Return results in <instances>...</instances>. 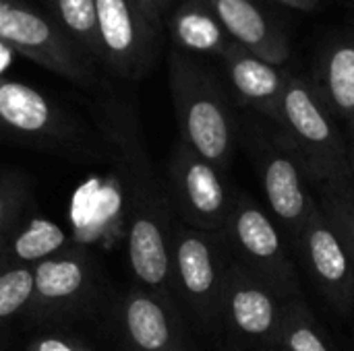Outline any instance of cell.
<instances>
[{"mask_svg": "<svg viewBox=\"0 0 354 351\" xmlns=\"http://www.w3.org/2000/svg\"><path fill=\"white\" fill-rule=\"evenodd\" d=\"M332 230L342 242L354 269V188L351 178L324 182L313 188Z\"/></svg>", "mask_w": 354, "mask_h": 351, "instance_id": "22", "label": "cell"}, {"mask_svg": "<svg viewBox=\"0 0 354 351\" xmlns=\"http://www.w3.org/2000/svg\"><path fill=\"white\" fill-rule=\"evenodd\" d=\"M25 351H29V350H25Z\"/></svg>", "mask_w": 354, "mask_h": 351, "instance_id": "31", "label": "cell"}, {"mask_svg": "<svg viewBox=\"0 0 354 351\" xmlns=\"http://www.w3.org/2000/svg\"><path fill=\"white\" fill-rule=\"evenodd\" d=\"M166 192L176 221L201 230L224 232L239 190L228 174L176 141L166 161Z\"/></svg>", "mask_w": 354, "mask_h": 351, "instance_id": "7", "label": "cell"}, {"mask_svg": "<svg viewBox=\"0 0 354 351\" xmlns=\"http://www.w3.org/2000/svg\"><path fill=\"white\" fill-rule=\"evenodd\" d=\"M29 351H91L87 343L75 337H39L29 348Z\"/></svg>", "mask_w": 354, "mask_h": 351, "instance_id": "25", "label": "cell"}, {"mask_svg": "<svg viewBox=\"0 0 354 351\" xmlns=\"http://www.w3.org/2000/svg\"><path fill=\"white\" fill-rule=\"evenodd\" d=\"M224 238L232 259L261 279L282 302L303 296L286 238L274 217L245 190H239Z\"/></svg>", "mask_w": 354, "mask_h": 351, "instance_id": "6", "label": "cell"}, {"mask_svg": "<svg viewBox=\"0 0 354 351\" xmlns=\"http://www.w3.org/2000/svg\"><path fill=\"white\" fill-rule=\"evenodd\" d=\"M348 126H351V137H353V143H351V145H354V112L353 116L348 118Z\"/></svg>", "mask_w": 354, "mask_h": 351, "instance_id": "30", "label": "cell"}, {"mask_svg": "<svg viewBox=\"0 0 354 351\" xmlns=\"http://www.w3.org/2000/svg\"><path fill=\"white\" fill-rule=\"evenodd\" d=\"M222 351H247L245 348H241L239 343H234V341H228L224 348H222Z\"/></svg>", "mask_w": 354, "mask_h": 351, "instance_id": "29", "label": "cell"}, {"mask_svg": "<svg viewBox=\"0 0 354 351\" xmlns=\"http://www.w3.org/2000/svg\"><path fill=\"white\" fill-rule=\"evenodd\" d=\"M276 351H334L305 296L282 302Z\"/></svg>", "mask_w": 354, "mask_h": 351, "instance_id": "20", "label": "cell"}, {"mask_svg": "<svg viewBox=\"0 0 354 351\" xmlns=\"http://www.w3.org/2000/svg\"><path fill=\"white\" fill-rule=\"evenodd\" d=\"M232 252L224 232H201L174 221L170 244L172 296L185 317L203 333L218 331V306Z\"/></svg>", "mask_w": 354, "mask_h": 351, "instance_id": "4", "label": "cell"}, {"mask_svg": "<svg viewBox=\"0 0 354 351\" xmlns=\"http://www.w3.org/2000/svg\"><path fill=\"white\" fill-rule=\"evenodd\" d=\"M66 248H71V240L58 223L46 217H33L6 238L0 246V257L15 265L35 267Z\"/></svg>", "mask_w": 354, "mask_h": 351, "instance_id": "19", "label": "cell"}, {"mask_svg": "<svg viewBox=\"0 0 354 351\" xmlns=\"http://www.w3.org/2000/svg\"><path fill=\"white\" fill-rule=\"evenodd\" d=\"M168 85L178 141L228 174L241 145V120L228 87L203 60L176 48L168 54Z\"/></svg>", "mask_w": 354, "mask_h": 351, "instance_id": "2", "label": "cell"}, {"mask_svg": "<svg viewBox=\"0 0 354 351\" xmlns=\"http://www.w3.org/2000/svg\"><path fill=\"white\" fill-rule=\"evenodd\" d=\"M274 2L288 6V8H295V10H303V12H313L322 4V0H274Z\"/></svg>", "mask_w": 354, "mask_h": 351, "instance_id": "27", "label": "cell"}, {"mask_svg": "<svg viewBox=\"0 0 354 351\" xmlns=\"http://www.w3.org/2000/svg\"><path fill=\"white\" fill-rule=\"evenodd\" d=\"M95 263L85 248H66L33 267V292L23 312L33 323L81 310L95 294Z\"/></svg>", "mask_w": 354, "mask_h": 351, "instance_id": "11", "label": "cell"}, {"mask_svg": "<svg viewBox=\"0 0 354 351\" xmlns=\"http://www.w3.org/2000/svg\"><path fill=\"white\" fill-rule=\"evenodd\" d=\"M166 27L176 50L197 58L205 54L222 58L234 43L203 0H183L166 14Z\"/></svg>", "mask_w": 354, "mask_h": 351, "instance_id": "17", "label": "cell"}, {"mask_svg": "<svg viewBox=\"0 0 354 351\" xmlns=\"http://www.w3.org/2000/svg\"><path fill=\"white\" fill-rule=\"evenodd\" d=\"M241 143L255 163L270 215L292 246L317 207L303 159L288 134L261 116L241 124Z\"/></svg>", "mask_w": 354, "mask_h": 351, "instance_id": "3", "label": "cell"}, {"mask_svg": "<svg viewBox=\"0 0 354 351\" xmlns=\"http://www.w3.org/2000/svg\"><path fill=\"white\" fill-rule=\"evenodd\" d=\"M0 41L75 85L93 87L97 83L93 62L56 21L21 0H0Z\"/></svg>", "mask_w": 354, "mask_h": 351, "instance_id": "8", "label": "cell"}, {"mask_svg": "<svg viewBox=\"0 0 354 351\" xmlns=\"http://www.w3.org/2000/svg\"><path fill=\"white\" fill-rule=\"evenodd\" d=\"M311 83L334 118L348 122L354 112V35L338 37L324 50Z\"/></svg>", "mask_w": 354, "mask_h": 351, "instance_id": "18", "label": "cell"}, {"mask_svg": "<svg viewBox=\"0 0 354 351\" xmlns=\"http://www.w3.org/2000/svg\"><path fill=\"white\" fill-rule=\"evenodd\" d=\"M274 124L295 143L313 188L324 182L351 178L348 143L309 79L290 74L280 116Z\"/></svg>", "mask_w": 354, "mask_h": 351, "instance_id": "5", "label": "cell"}, {"mask_svg": "<svg viewBox=\"0 0 354 351\" xmlns=\"http://www.w3.org/2000/svg\"><path fill=\"white\" fill-rule=\"evenodd\" d=\"M116 325L127 351H193L178 304L145 288L120 298Z\"/></svg>", "mask_w": 354, "mask_h": 351, "instance_id": "13", "label": "cell"}, {"mask_svg": "<svg viewBox=\"0 0 354 351\" xmlns=\"http://www.w3.org/2000/svg\"><path fill=\"white\" fill-rule=\"evenodd\" d=\"M232 99L251 114L276 122L292 72L249 52L236 41L220 58Z\"/></svg>", "mask_w": 354, "mask_h": 351, "instance_id": "15", "label": "cell"}, {"mask_svg": "<svg viewBox=\"0 0 354 351\" xmlns=\"http://www.w3.org/2000/svg\"><path fill=\"white\" fill-rule=\"evenodd\" d=\"M102 64L114 74L137 81L153 64L162 29L137 0H95Z\"/></svg>", "mask_w": 354, "mask_h": 351, "instance_id": "10", "label": "cell"}, {"mask_svg": "<svg viewBox=\"0 0 354 351\" xmlns=\"http://www.w3.org/2000/svg\"><path fill=\"white\" fill-rule=\"evenodd\" d=\"M228 35L249 52L282 66L290 58V41L282 25L259 0H203Z\"/></svg>", "mask_w": 354, "mask_h": 351, "instance_id": "16", "label": "cell"}, {"mask_svg": "<svg viewBox=\"0 0 354 351\" xmlns=\"http://www.w3.org/2000/svg\"><path fill=\"white\" fill-rule=\"evenodd\" d=\"M141 4V8L147 12V17L162 29L166 14L170 12V0H137Z\"/></svg>", "mask_w": 354, "mask_h": 351, "instance_id": "26", "label": "cell"}, {"mask_svg": "<svg viewBox=\"0 0 354 351\" xmlns=\"http://www.w3.org/2000/svg\"><path fill=\"white\" fill-rule=\"evenodd\" d=\"M280 314L282 300L232 259L220 294L218 331L247 351L278 350Z\"/></svg>", "mask_w": 354, "mask_h": 351, "instance_id": "9", "label": "cell"}, {"mask_svg": "<svg viewBox=\"0 0 354 351\" xmlns=\"http://www.w3.org/2000/svg\"><path fill=\"white\" fill-rule=\"evenodd\" d=\"M33 292V267L0 257V329L25 312Z\"/></svg>", "mask_w": 354, "mask_h": 351, "instance_id": "23", "label": "cell"}, {"mask_svg": "<svg viewBox=\"0 0 354 351\" xmlns=\"http://www.w3.org/2000/svg\"><path fill=\"white\" fill-rule=\"evenodd\" d=\"M104 132L118 149L127 194V252L141 288L174 302L170 283V244L174 213L166 184L153 172L135 114L110 103L102 116Z\"/></svg>", "mask_w": 354, "mask_h": 351, "instance_id": "1", "label": "cell"}, {"mask_svg": "<svg viewBox=\"0 0 354 351\" xmlns=\"http://www.w3.org/2000/svg\"><path fill=\"white\" fill-rule=\"evenodd\" d=\"M292 252L303 261L313 285L328 306L348 317L354 310V269L342 242L332 230L319 203L305 223Z\"/></svg>", "mask_w": 354, "mask_h": 351, "instance_id": "12", "label": "cell"}, {"mask_svg": "<svg viewBox=\"0 0 354 351\" xmlns=\"http://www.w3.org/2000/svg\"><path fill=\"white\" fill-rule=\"evenodd\" d=\"M27 199V186L17 178L0 176V246L17 230L23 205Z\"/></svg>", "mask_w": 354, "mask_h": 351, "instance_id": "24", "label": "cell"}, {"mask_svg": "<svg viewBox=\"0 0 354 351\" xmlns=\"http://www.w3.org/2000/svg\"><path fill=\"white\" fill-rule=\"evenodd\" d=\"M348 170H351V182L354 188V145H348Z\"/></svg>", "mask_w": 354, "mask_h": 351, "instance_id": "28", "label": "cell"}, {"mask_svg": "<svg viewBox=\"0 0 354 351\" xmlns=\"http://www.w3.org/2000/svg\"><path fill=\"white\" fill-rule=\"evenodd\" d=\"M50 17L64 35L95 64H102V46L97 33L95 0H48Z\"/></svg>", "mask_w": 354, "mask_h": 351, "instance_id": "21", "label": "cell"}, {"mask_svg": "<svg viewBox=\"0 0 354 351\" xmlns=\"http://www.w3.org/2000/svg\"><path fill=\"white\" fill-rule=\"evenodd\" d=\"M0 137L37 147L68 145L77 124L37 89L0 77Z\"/></svg>", "mask_w": 354, "mask_h": 351, "instance_id": "14", "label": "cell"}, {"mask_svg": "<svg viewBox=\"0 0 354 351\" xmlns=\"http://www.w3.org/2000/svg\"><path fill=\"white\" fill-rule=\"evenodd\" d=\"M272 351H276V350H272Z\"/></svg>", "mask_w": 354, "mask_h": 351, "instance_id": "32", "label": "cell"}]
</instances>
